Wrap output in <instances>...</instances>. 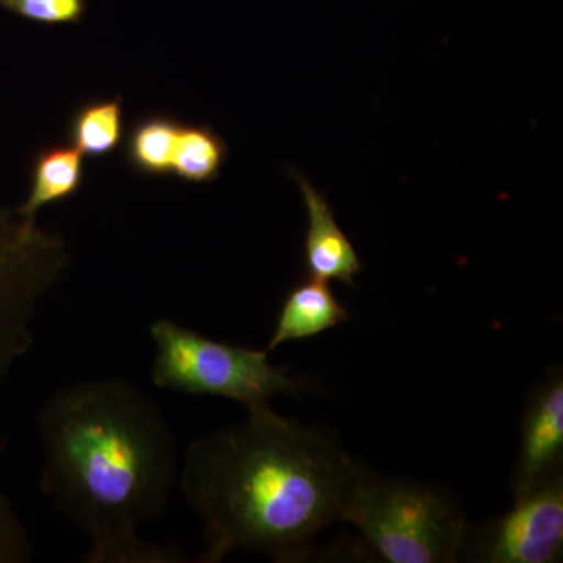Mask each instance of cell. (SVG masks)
Returning <instances> with one entry per match:
<instances>
[{
	"instance_id": "6da1fadb",
	"label": "cell",
	"mask_w": 563,
	"mask_h": 563,
	"mask_svg": "<svg viewBox=\"0 0 563 563\" xmlns=\"http://www.w3.org/2000/svg\"><path fill=\"white\" fill-rule=\"evenodd\" d=\"M38 435L41 492L88 537L85 562H184L140 536L180 472L172 426L146 393L117 377L66 385L41 407Z\"/></svg>"
},
{
	"instance_id": "7a4b0ae2",
	"label": "cell",
	"mask_w": 563,
	"mask_h": 563,
	"mask_svg": "<svg viewBox=\"0 0 563 563\" xmlns=\"http://www.w3.org/2000/svg\"><path fill=\"white\" fill-rule=\"evenodd\" d=\"M358 468L335 433L269 404L199 437L180 459L177 484L202 526L206 551L196 562L220 563L233 551L309 561L318 533L342 520Z\"/></svg>"
},
{
	"instance_id": "3957f363",
	"label": "cell",
	"mask_w": 563,
	"mask_h": 563,
	"mask_svg": "<svg viewBox=\"0 0 563 563\" xmlns=\"http://www.w3.org/2000/svg\"><path fill=\"white\" fill-rule=\"evenodd\" d=\"M342 521L390 563H454L465 558L472 526L442 487L385 476L361 465Z\"/></svg>"
},
{
	"instance_id": "277c9868",
	"label": "cell",
	"mask_w": 563,
	"mask_h": 563,
	"mask_svg": "<svg viewBox=\"0 0 563 563\" xmlns=\"http://www.w3.org/2000/svg\"><path fill=\"white\" fill-rule=\"evenodd\" d=\"M151 339L157 347L152 383L163 390L231 399L246 409L306 390V380L272 365L266 350L218 342L172 320L155 321Z\"/></svg>"
},
{
	"instance_id": "5b68a950",
	"label": "cell",
	"mask_w": 563,
	"mask_h": 563,
	"mask_svg": "<svg viewBox=\"0 0 563 563\" xmlns=\"http://www.w3.org/2000/svg\"><path fill=\"white\" fill-rule=\"evenodd\" d=\"M68 244L38 222L0 206V387L33 346V322L68 272Z\"/></svg>"
},
{
	"instance_id": "8992f818",
	"label": "cell",
	"mask_w": 563,
	"mask_h": 563,
	"mask_svg": "<svg viewBox=\"0 0 563 563\" xmlns=\"http://www.w3.org/2000/svg\"><path fill=\"white\" fill-rule=\"evenodd\" d=\"M563 554V474L517 496L509 512L470 533L466 561L555 563Z\"/></svg>"
},
{
	"instance_id": "52a82bcc",
	"label": "cell",
	"mask_w": 563,
	"mask_h": 563,
	"mask_svg": "<svg viewBox=\"0 0 563 563\" xmlns=\"http://www.w3.org/2000/svg\"><path fill=\"white\" fill-rule=\"evenodd\" d=\"M563 372L548 369L526 398L520 421V448L510 487L514 498L563 474Z\"/></svg>"
},
{
	"instance_id": "ba28073f",
	"label": "cell",
	"mask_w": 563,
	"mask_h": 563,
	"mask_svg": "<svg viewBox=\"0 0 563 563\" xmlns=\"http://www.w3.org/2000/svg\"><path fill=\"white\" fill-rule=\"evenodd\" d=\"M298 184L307 210V231L303 239V265L309 277L325 282L339 280L355 288V277L363 272V263L354 244L340 228L335 213L302 174L290 172Z\"/></svg>"
},
{
	"instance_id": "9c48e42d",
	"label": "cell",
	"mask_w": 563,
	"mask_h": 563,
	"mask_svg": "<svg viewBox=\"0 0 563 563\" xmlns=\"http://www.w3.org/2000/svg\"><path fill=\"white\" fill-rule=\"evenodd\" d=\"M347 320L350 312L328 282L309 277L285 296L265 350L272 352L288 342L312 339Z\"/></svg>"
},
{
	"instance_id": "30bf717a",
	"label": "cell",
	"mask_w": 563,
	"mask_h": 563,
	"mask_svg": "<svg viewBox=\"0 0 563 563\" xmlns=\"http://www.w3.org/2000/svg\"><path fill=\"white\" fill-rule=\"evenodd\" d=\"M73 144H51L35 155L32 163L31 190L18 206V217L36 220V214L51 203L68 201L84 187L85 161Z\"/></svg>"
},
{
	"instance_id": "8fae6325",
	"label": "cell",
	"mask_w": 563,
	"mask_h": 563,
	"mask_svg": "<svg viewBox=\"0 0 563 563\" xmlns=\"http://www.w3.org/2000/svg\"><path fill=\"white\" fill-rule=\"evenodd\" d=\"M124 102L122 98L92 99L70 113L68 140L84 157H109L124 140Z\"/></svg>"
},
{
	"instance_id": "7c38bea8",
	"label": "cell",
	"mask_w": 563,
	"mask_h": 563,
	"mask_svg": "<svg viewBox=\"0 0 563 563\" xmlns=\"http://www.w3.org/2000/svg\"><path fill=\"white\" fill-rule=\"evenodd\" d=\"M180 125L181 121L161 113L133 122L124 146L125 162L133 172L147 177L169 176Z\"/></svg>"
},
{
	"instance_id": "4fadbf2b",
	"label": "cell",
	"mask_w": 563,
	"mask_h": 563,
	"mask_svg": "<svg viewBox=\"0 0 563 563\" xmlns=\"http://www.w3.org/2000/svg\"><path fill=\"white\" fill-rule=\"evenodd\" d=\"M228 155V143L210 125L181 122L172 174L188 184H211L220 176Z\"/></svg>"
},
{
	"instance_id": "5bb4252c",
	"label": "cell",
	"mask_w": 563,
	"mask_h": 563,
	"mask_svg": "<svg viewBox=\"0 0 563 563\" xmlns=\"http://www.w3.org/2000/svg\"><path fill=\"white\" fill-rule=\"evenodd\" d=\"M0 9L43 25H76L87 16L88 0H0Z\"/></svg>"
},
{
	"instance_id": "9a60e30c",
	"label": "cell",
	"mask_w": 563,
	"mask_h": 563,
	"mask_svg": "<svg viewBox=\"0 0 563 563\" xmlns=\"http://www.w3.org/2000/svg\"><path fill=\"white\" fill-rule=\"evenodd\" d=\"M33 558L27 528L5 495L0 493V563H25Z\"/></svg>"
}]
</instances>
